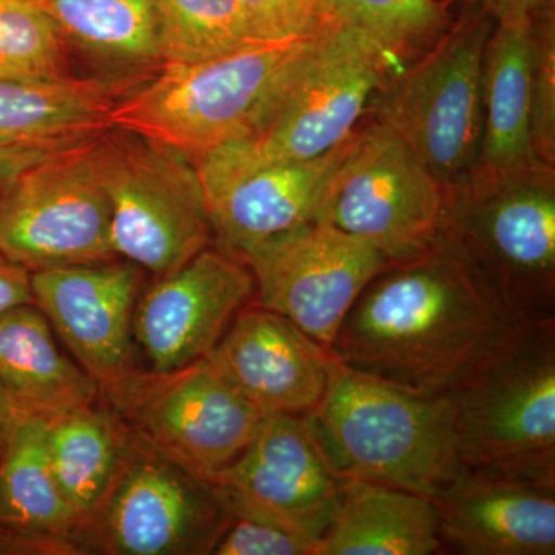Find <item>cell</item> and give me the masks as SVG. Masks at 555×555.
<instances>
[{
	"label": "cell",
	"mask_w": 555,
	"mask_h": 555,
	"mask_svg": "<svg viewBox=\"0 0 555 555\" xmlns=\"http://www.w3.org/2000/svg\"><path fill=\"white\" fill-rule=\"evenodd\" d=\"M534 321L513 312L447 228L369 283L328 352L409 392L448 397Z\"/></svg>",
	"instance_id": "obj_1"
},
{
	"label": "cell",
	"mask_w": 555,
	"mask_h": 555,
	"mask_svg": "<svg viewBox=\"0 0 555 555\" xmlns=\"http://www.w3.org/2000/svg\"><path fill=\"white\" fill-rule=\"evenodd\" d=\"M335 28L259 43L198 64L163 65L113 102L109 127L169 145L192 160L255 138L299 69Z\"/></svg>",
	"instance_id": "obj_2"
},
{
	"label": "cell",
	"mask_w": 555,
	"mask_h": 555,
	"mask_svg": "<svg viewBox=\"0 0 555 555\" xmlns=\"http://www.w3.org/2000/svg\"><path fill=\"white\" fill-rule=\"evenodd\" d=\"M302 416L345 480L434 499L460 467L449 397L409 392L335 358L323 398Z\"/></svg>",
	"instance_id": "obj_3"
},
{
	"label": "cell",
	"mask_w": 555,
	"mask_h": 555,
	"mask_svg": "<svg viewBox=\"0 0 555 555\" xmlns=\"http://www.w3.org/2000/svg\"><path fill=\"white\" fill-rule=\"evenodd\" d=\"M495 22L474 3L440 39L393 69L367 115L397 131L449 193L476 167L483 137V61Z\"/></svg>",
	"instance_id": "obj_4"
},
{
	"label": "cell",
	"mask_w": 555,
	"mask_h": 555,
	"mask_svg": "<svg viewBox=\"0 0 555 555\" xmlns=\"http://www.w3.org/2000/svg\"><path fill=\"white\" fill-rule=\"evenodd\" d=\"M90 159L107 193L118 258L160 278L211 246L214 229L189 156L109 127L91 139Z\"/></svg>",
	"instance_id": "obj_5"
},
{
	"label": "cell",
	"mask_w": 555,
	"mask_h": 555,
	"mask_svg": "<svg viewBox=\"0 0 555 555\" xmlns=\"http://www.w3.org/2000/svg\"><path fill=\"white\" fill-rule=\"evenodd\" d=\"M443 228L507 308L534 323L555 320V167L467 178L449 193Z\"/></svg>",
	"instance_id": "obj_6"
},
{
	"label": "cell",
	"mask_w": 555,
	"mask_h": 555,
	"mask_svg": "<svg viewBox=\"0 0 555 555\" xmlns=\"http://www.w3.org/2000/svg\"><path fill=\"white\" fill-rule=\"evenodd\" d=\"M448 397L460 465L555 477V320L526 328Z\"/></svg>",
	"instance_id": "obj_7"
},
{
	"label": "cell",
	"mask_w": 555,
	"mask_h": 555,
	"mask_svg": "<svg viewBox=\"0 0 555 555\" xmlns=\"http://www.w3.org/2000/svg\"><path fill=\"white\" fill-rule=\"evenodd\" d=\"M100 396L139 443L207 483L266 418L207 357L170 371L133 367Z\"/></svg>",
	"instance_id": "obj_8"
},
{
	"label": "cell",
	"mask_w": 555,
	"mask_h": 555,
	"mask_svg": "<svg viewBox=\"0 0 555 555\" xmlns=\"http://www.w3.org/2000/svg\"><path fill=\"white\" fill-rule=\"evenodd\" d=\"M449 192L382 120L353 133L315 221L366 241L390 261L418 255L444 224Z\"/></svg>",
	"instance_id": "obj_9"
},
{
	"label": "cell",
	"mask_w": 555,
	"mask_h": 555,
	"mask_svg": "<svg viewBox=\"0 0 555 555\" xmlns=\"http://www.w3.org/2000/svg\"><path fill=\"white\" fill-rule=\"evenodd\" d=\"M232 520L210 483L131 437L75 543L80 554L207 555Z\"/></svg>",
	"instance_id": "obj_10"
},
{
	"label": "cell",
	"mask_w": 555,
	"mask_h": 555,
	"mask_svg": "<svg viewBox=\"0 0 555 555\" xmlns=\"http://www.w3.org/2000/svg\"><path fill=\"white\" fill-rule=\"evenodd\" d=\"M91 139L25 170L0 204V251L31 273L119 259Z\"/></svg>",
	"instance_id": "obj_11"
},
{
	"label": "cell",
	"mask_w": 555,
	"mask_h": 555,
	"mask_svg": "<svg viewBox=\"0 0 555 555\" xmlns=\"http://www.w3.org/2000/svg\"><path fill=\"white\" fill-rule=\"evenodd\" d=\"M238 258L254 275L258 305L327 350L364 288L392 264L366 241L323 221L270 236Z\"/></svg>",
	"instance_id": "obj_12"
},
{
	"label": "cell",
	"mask_w": 555,
	"mask_h": 555,
	"mask_svg": "<svg viewBox=\"0 0 555 555\" xmlns=\"http://www.w3.org/2000/svg\"><path fill=\"white\" fill-rule=\"evenodd\" d=\"M393 69L371 40L339 25L299 69L268 126L236 142L269 163L320 158L352 137Z\"/></svg>",
	"instance_id": "obj_13"
},
{
	"label": "cell",
	"mask_w": 555,
	"mask_h": 555,
	"mask_svg": "<svg viewBox=\"0 0 555 555\" xmlns=\"http://www.w3.org/2000/svg\"><path fill=\"white\" fill-rule=\"evenodd\" d=\"M343 483L302 415L266 416L238 459L210 481L232 517L275 525L317 545L337 516Z\"/></svg>",
	"instance_id": "obj_14"
},
{
	"label": "cell",
	"mask_w": 555,
	"mask_h": 555,
	"mask_svg": "<svg viewBox=\"0 0 555 555\" xmlns=\"http://www.w3.org/2000/svg\"><path fill=\"white\" fill-rule=\"evenodd\" d=\"M352 138L302 163L255 158L240 142L193 160L218 247L238 258L270 236L315 221Z\"/></svg>",
	"instance_id": "obj_15"
},
{
	"label": "cell",
	"mask_w": 555,
	"mask_h": 555,
	"mask_svg": "<svg viewBox=\"0 0 555 555\" xmlns=\"http://www.w3.org/2000/svg\"><path fill=\"white\" fill-rule=\"evenodd\" d=\"M255 294L250 269L235 255L208 246L138 298L134 341L153 371L185 366L217 347Z\"/></svg>",
	"instance_id": "obj_16"
},
{
	"label": "cell",
	"mask_w": 555,
	"mask_h": 555,
	"mask_svg": "<svg viewBox=\"0 0 555 555\" xmlns=\"http://www.w3.org/2000/svg\"><path fill=\"white\" fill-rule=\"evenodd\" d=\"M141 270L131 262L62 266L31 273L35 305L98 386L133 364V315Z\"/></svg>",
	"instance_id": "obj_17"
},
{
	"label": "cell",
	"mask_w": 555,
	"mask_h": 555,
	"mask_svg": "<svg viewBox=\"0 0 555 555\" xmlns=\"http://www.w3.org/2000/svg\"><path fill=\"white\" fill-rule=\"evenodd\" d=\"M433 502L441 543L459 554H555V477L460 465Z\"/></svg>",
	"instance_id": "obj_18"
},
{
	"label": "cell",
	"mask_w": 555,
	"mask_h": 555,
	"mask_svg": "<svg viewBox=\"0 0 555 555\" xmlns=\"http://www.w3.org/2000/svg\"><path fill=\"white\" fill-rule=\"evenodd\" d=\"M207 358L262 416L312 411L334 360L286 317L259 305L241 310Z\"/></svg>",
	"instance_id": "obj_19"
},
{
	"label": "cell",
	"mask_w": 555,
	"mask_h": 555,
	"mask_svg": "<svg viewBox=\"0 0 555 555\" xmlns=\"http://www.w3.org/2000/svg\"><path fill=\"white\" fill-rule=\"evenodd\" d=\"M0 390L21 414L47 422L100 400V386L62 353L35 302L0 315Z\"/></svg>",
	"instance_id": "obj_20"
},
{
	"label": "cell",
	"mask_w": 555,
	"mask_h": 555,
	"mask_svg": "<svg viewBox=\"0 0 555 555\" xmlns=\"http://www.w3.org/2000/svg\"><path fill=\"white\" fill-rule=\"evenodd\" d=\"M531 20L499 22L489 36L483 61V137L476 167L467 178L506 177L542 164L531 138Z\"/></svg>",
	"instance_id": "obj_21"
},
{
	"label": "cell",
	"mask_w": 555,
	"mask_h": 555,
	"mask_svg": "<svg viewBox=\"0 0 555 555\" xmlns=\"http://www.w3.org/2000/svg\"><path fill=\"white\" fill-rule=\"evenodd\" d=\"M0 524L27 555H78L76 520L51 470L47 420L22 414L0 459Z\"/></svg>",
	"instance_id": "obj_22"
},
{
	"label": "cell",
	"mask_w": 555,
	"mask_h": 555,
	"mask_svg": "<svg viewBox=\"0 0 555 555\" xmlns=\"http://www.w3.org/2000/svg\"><path fill=\"white\" fill-rule=\"evenodd\" d=\"M441 550L433 499L390 486L345 480L337 516L317 555H433Z\"/></svg>",
	"instance_id": "obj_23"
},
{
	"label": "cell",
	"mask_w": 555,
	"mask_h": 555,
	"mask_svg": "<svg viewBox=\"0 0 555 555\" xmlns=\"http://www.w3.org/2000/svg\"><path fill=\"white\" fill-rule=\"evenodd\" d=\"M113 102L101 79H0V142L80 144L109 129Z\"/></svg>",
	"instance_id": "obj_24"
},
{
	"label": "cell",
	"mask_w": 555,
	"mask_h": 555,
	"mask_svg": "<svg viewBox=\"0 0 555 555\" xmlns=\"http://www.w3.org/2000/svg\"><path fill=\"white\" fill-rule=\"evenodd\" d=\"M130 441L118 415L98 401L47 422L51 470L76 529L104 499Z\"/></svg>",
	"instance_id": "obj_25"
},
{
	"label": "cell",
	"mask_w": 555,
	"mask_h": 555,
	"mask_svg": "<svg viewBox=\"0 0 555 555\" xmlns=\"http://www.w3.org/2000/svg\"><path fill=\"white\" fill-rule=\"evenodd\" d=\"M62 42L109 68H159L155 0H28Z\"/></svg>",
	"instance_id": "obj_26"
},
{
	"label": "cell",
	"mask_w": 555,
	"mask_h": 555,
	"mask_svg": "<svg viewBox=\"0 0 555 555\" xmlns=\"http://www.w3.org/2000/svg\"><path fill=\"white\" fill-rule=\"evenodd\" d=\"M160 67L228 56L262 42L241 0H155Z\"/></svg>",
	"instance_id": "obj_27"
},
{
	"label": "cell",
	"mask_w": 555,
	"mask_h": 555,
	"mask_svg": "<svg viewBox=\"0 0 555 555\" xmlns=\"http://www.w3.org/2000/svg\"><path fill=\"white\" fill-rule=\"evenodd\" d=\"M339 20L397 68L429 50L454 22V0H332Z\"/></svg>",
	"instance_id": "obj_28"
},
{
	"label": "cell",
	"mask_w": 555,
	"mask_h": 555,
	"mask_svg": "<svg viewBox=\"0 0 555 555\" xmlns=\"http://www.w3.org/2000/svg\"><path fill=\"white\" fill-rule=\"evenodd\" d=\"M65 46L56 28L28 0H0V79H57Z\"/></svg>",
	"instance_id": "obj_29"
},
{
	"label": "cell",
	"mask_w": 555,
	"mask_h": 555,
	"mask_svg": "<svg viewBox=\"0 0 555 555\" xmlns=\"http://www.w3.org/2000/svg\"><path fill=\"white\" fill-rule=\"evenodd\" d=\"M529 104L535 158L555 167V2L532 14Z\"/></svg>",
	"instance_id": "obj_30"
},
{
	"label": "cell",
	"mask_w": 555,
	"mask_h": 555,
	"mask_svg": "<svg viewBox=\"0 0 555 555\" xmlns=\"http://www.w3.org/2000/svg\"><path fill=\"white\" fill-rule=\"evenodd\" d=\"M262 42L332 30L343 22L332 0H241Z\"/></svg>",
	"instance_id": "obj_31"
},
{
	"label": "cell",
	"mask_w": 555,
	"mask_h": 555,
	"mask_svg": "<svg viewBox=\"0 0 555 555\" xmlns=\"http://www.w3.org/2000/svg\"><path fill=\"white\" fill-rule=\"evenodd\" d=\"M317 543L264 521L233 517L215 555H317Z\"/></svg>",
	"instance_id": "obj_32"
},
{
	"label": "cell",
	"mask_w": 555,
	"mask_h": 555,
	"mask_svg": "<svg viewBox=\"0 0 555 555\" xmlns=\"http://www.w3.org/2000/svg\"><path fill=\"white\" fill-rule=\"evenodd\" d=\"M72 147V145H68ZM61 145L10 144L0 142V204L9 195L17 178L40 160L49 158L60 150L68 149Z\"/></svg>",
	"instance_id": "obj_33"
},
{
	"label": "cell",
	"mask_w": 555,
	"mask_h": 555,
	"mask_svg": "<svg viewBox=\"0 0 555 555\" xmlns=\"http://www.w3.org/2000/svg\"><path fill=\"white\" fill-rule=\"evenodd\" d=\"M28 302H35L30 270L0 251V315Z\"/></svg>",
	"instance_id": "obj_34"
},
{
	"label": "cell",
	"mask_w": 555,
	"mask_h": 555,
	"mask_svg": "<svg viewBox=\"0 0 555 555\" xmlns=\"http://www.w3.org/2000/svg\"><path fill=\"white\" fill-rule=\"evenodd\" d=\"M488 13L495 24L529 17L555 0H465Z\"/></svg>",
	"instance_id": "obj_35"
},
{
	"label": "cell",
	"mask_w": 555,
	"mask_h": 555,
	"mask_svg": "<svg viewBox=\"0 0 555 555\" xmlns=\"http://www.w3.org/2000/svg\"><path fill=\"white\" fill-rule=\"evenodd\" d=\"M21 415V412L10 403L9 398L3 396L2 390H0V459H2L11 433H13Z\"/></svg>",
	"instance_id": "obj_36"
},
{
	"label": "cell",
	"mask_w": 555,
	"mask_h": 555,
	"mask_svg": "<svg viewBox=\"0 0 555 555\" xmlns=\"http://www.w3.org/2000/svg\"><path fill=\"white\" fill-rule=\"evenodd\" d=\"M0 555H27L24 545L0 524Z\"/></svg>",
	"instance_id": "obj_37"
}]
</instances>
